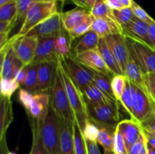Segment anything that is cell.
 <instances>
[{
	"label": "cell",
	"instance_id": "7a4b0ae2",
	"mask_svg": "<svg viewBox=\"0 0 155 154\" xmlns=\"http://www.w3.org/2000/svg\"><path fill=\"white\" fill-rule=\"evenodd\" d=\"M58 12L56 0L35 1L27 11L24 23L17 34L9 38L8 42H13L25 36L33 27L39 24Z\"/></svg>",
	"mask_w": 155,
	"mask_h": 154
},
{
	"label": "cell",
	"instance_id": "6da1fadb",
	"mask_svg": "<svg viewBox=\"0 0 155 154\" xmlns=\"http://www.w3.org/2000/svg\"><path fill=\"white\" fill-rule=\"evenodd\" d=\"M58 67L62 80H63L65 90L69 98L71 107L74 111L75 119L78 122L79 125L83 131L87 122L90 120L89 114H88L86 102L84 99V97L82 93V91L71 78L66 67L60 60L59 56L58 60Z\"/></svg>",
	"mask_w": 155,
	"mask_h": 154
},
{
	"label": "cell",
	"instance_id": "bcb514c9",
	"mask_svg": "<svg viewBox=\"0 0 155 154\" xmlns=\"http://www.w3.org/2000/svg\"><path fill=\"white\" fill-rule=\"evenodd\" d=\"M142 130L145 132L150 133L155 135V117L151 116L147 120L140 124Z\"/></svg>",
	"mask_w": 155,
	"mask_h": 154
},
{
	"label": "cell",
	"instance_id": "9a60e30c",
	"mask_svg": "<svg viewBox=\"0 0 155 154\" xmlns=\"http://www.w3.org/2000/svg\"><path fill=\"white\" fill-rule=\"evenodd\" d=\"M57 62L44 61L39 63L37 87L34 93L51 91L57 72Z\"/></svg>",
	"mask_w": 155,
	"mask_h": 154
},
{
	"label": "cell",
	"instance_id": "1f68e13d",
	"mask_svg": "<svg viewBox=\"0 0 155 154\" xmlns=\"http://www.w3.org/2000/svg\"><path fill=\"white\" fill-rule=\"evenodd\" d=\"M38 67H39V63H35V62H33L29 65L27 78H26L25 83L23 86L24 89L33 93H34L37 87Z\"/></svg>",
	"mask_w": 155,
	"mask_h": 154
},
{
	"label": "cell",
	"instance_id": "d4e9b609",
	"mask_svg": "<svg viewBox=\"0 0 155 154\" xmlns=\"http://www.w3.org/2000/svg\"><path fill=\"white\" fill-rule=\"evenodd\" d=\"M81 37L80 40L72 47V53L74 55L98 48L101 38L93 30H90Z\"/></svg>",
	"mask_w": 155,
	"mask_h": 154
},
{
	"label": "cell",
	"instance_id": "b9f144b4",
	"mask_svg": "<svg viewBox=\"0 0 155 154\" xmlns=\"http://www.w3.org/2000/svg\"><path fill=\"white\" fill-rule=\"evenodd\" d=\"M132 11H133V13L134 14V16L136 17L138 19L141 20L142 21H145V22L148 23V24H151V23L154 22V20L139 5H138L136 2L133 1V5H132L131 7Z\"/></svg>",
	"mask_w": 155,
	"mask_h": 154
},
{
	"label": "cell",
	"instance_id": "f5cc1de1",
	"mask_svg": "<svg viewBox=\"0 0 155 154\" xmlns=\"http://www.w3.org/2000/svg\"><path fill=\"white\" fill-rule=\"evenodd\" d=\"M74 4H75L77 7L86 9V0H71ZM87 10V9H86Z\"/></svg>",
	"mask_w": 155,
	"mask_h": 154
},
{
	"label": "cell",
	"instance_id": "52a82bcc",
	"mask_svg": "<svg viewBox=\"0 0 155 154\" xmlns=\"http://www.w3.org/2000/svg\"><path fill=\"white\" fill-rule=\"evenodd\" d=\"M18 99L33 119L40 120L45 116L50 105V94L47 92L33 93L21 88Z\"/></svg>",
	"mask_w": 155,
	"mask_h": 154
},
{
	"label": "cell",
	"instance_id": "f1b7e54d",
	"mask_svg": "<svg viewBox=\"0 0 155 154\" xmlns=\"http://www.w3.org/2000/svg\"><path fill=\"white\" fill-rule=\"evenodd\" d=\"M111 80L112 79L107 76V75L95 72L92 83L99 90H101L103 93H104L107 96H108L109 98H112L114 100H117L114 95L113 89H112Z\"/></svg>",
	"mask_w": 155,
	"mask_h": 154
},
{
	"label": "cell",
	"instance_id": "83f0119b",
	"mask_svg": "<svg viewBox=\"0 0 155 154\" xmlns=\"http://www.w3.org/2000/svg\"><path fill=\"white\" fill-rule=\"evenodd\" d=\"M98 132L97 142L103 147L104 154H114V133L104 127H98Z\"/></svg>",
	"mask_w": 155,
	"mask_h": 154
},
{
	"label": "cell",
	"instance_id": "ee69618b",
	"mask_svg": "<svg viewBox=\"0 0 155 154\" xmlns=\"http://www.w3.org/2000/svg\"><path fill=\"white\" fill-rule=\"evenodd\" d=\"M144 81L147 91L149 94L153 102H155V72L144 74Z\"/></svg>",
	"mask_w": 155,
	"mask_h": 154
},
{
	"label": "cell",
	"instance_id": "484cf974",
	"mask_svg": "<svg viewBox=\"0 0 155 154\" xmlns=\"http://www.w3.org/2000/svg\"><path fill=\"white\" fill-rule=\"evenodd\" d=\"M98 49L99 51L100 54H101V57H102L103 60L105 62L107 67L110 69V71L114 75H124L120 67L119 63L117 61L111 50L107 46L104 38L100 39Z\"/></svg>",
	"mask_w": 155,
	"mask_h": 154
},
{
	"label": "cell",
	"instance_id": "603a6c76",
	"mask_svg": "<svg viewBox=\"0 0 155 154\" xmlns=\"http://www.w3.org/2000/svg\"><path fill=\"white\" fill-rule=\"evenodd\" d=\"M90 11L82 8H76L73 10L61 12V21L63 27L67 33L74 30L79 24L90 15Z\"/></svg>",
	"mask_w": 155,
	"mask_h": 154
},
{
	"label": "cell",
	"instance_id": "6f0895ef",
	"mask_svg": "<svg viewBox=\"0 0 155 154\" xmlns=\"http://www.w3.org/2000/svg\"><path fill=\"white\" fill-rule=\"evenodd\" d=\"M139 154H148V149H147V142L145 143V146H143L142 149L141 150V152H139Z\"/></svg>",
	"mask_w": 155,
	"mask_h": 154
},
{
	"label": "cell",
	"instance_id": "44dd1931",
	"mask_svg": "<svg viewBox=\"0 0 155 154\" xmlns=\"http://www.w3.org/2000/svg\"><path fill=\"white\" fill-rule=\"evenodd\" d=\"M0 121H1V145L2 148L5 147L6 140L5 136L7 129L13 120V113H12V104L11 98L1 96V104H0Z\"/></svg>",
	"mask_w": 155,
	"mask_h": 154
},
{
	"label": "cell",
	"instance_id": "91938a15",
	"mask_svg": "<svg viewBox=\"0 0 155 154\" xmlns=\"http://www.w3.org/2000/svg\"><path fill=\"white\" fill-rule=\"evenodd\" d=\"M153 116L155 117V102H154V107H153Z\"/></svg>",
	"mask_w": 155,
	"mask_h": 154
},
{
	"label": "cell",
	"instance_id": "6125c7cd",
	"mask_svg": "<svg viewBox=\"0 0 155 154\" xmlns=\"http://www.w3.org/2000/svg\"><path fill=\"white\" fill-rule=\"evenodd\" d=\"M7 154H16V153H15V152H8Z\"/></svg>",
	"mask_w": 155,
	"mask_h": 154
},
{
	"label": "cell",
	"instance_id": "be15d7a7",
	"mask_svg": "<svg viewBox=\"0 0 155 154\" xmlns=\"http://www.w3.org/2000/svg\"><path fill=\"white\" fill-rule=\"evenodd\" d=\"M36 1H48V0H36Z\"/></svg>",
	"mask_w": 155,
	"mask_h": 154
},
{
	"label": "cell",
	"instance_id": "277c9868",
	"mask_svg": "<svg viewBox=\"0 0 155 154\" xmlns=\"http://www.w3.org/2000/svg\"><path fill=\"white\" fill-rule=\"evenodd\" d=\"M50 104L61 119L74 122L75 119L74 111L69 101L63 80L57 65V72L52 88L50 91Z\"/></svg>",
	"mask_w": 155,
	"mask_h": 154
},
{
	"label": "cell",
	"instance_id": "5bb4252c",
	"mask_svg": "<svg viewBox=\"0 0 155 154\" xmlns=\"http://www.w3.org/2000/svg\"><path fill=\"white\" fill-rule=\"evenodd\" d=\"M83 64L94 72L103 74L113 79L114 74L107 67L98 48L75 55Z\"/></svg>",
	"mask_w": 155,
	"mask_h": 154
},
{
	"label": "cell",
	"instance_id": "8992f818",
	"mask_svg": "<svg viewBox=\"0 0 155 154\" xmlns=\"http://www.w3.org/2000/svg\"><path fill=\"white\" fill-rule=\"evenodd\" d=\"M127 39L130 53L144 74L155 72V48L149 44L131 36Z\"/></svg>",
	"mask_w": 155,
	"mask_h": 154
},
{
	"label": "cell",
	"instance_id": "ba28073f",
	"mask_svg": "<svg viewBox=\"0 0 155 154\" xmlns=\"http://www.w3.org/2000/svg\"><path fill=\"white\" fill-rule=\"evenodd\" d=\"M59 58L80 90L93 82L95 72L83 64L73 53L67 56L59 55Z\"/></svg>",
	"mask_w": 155,
	"mask_h": 154
},
{
	"label": "cell",
	"instance_id": "db71d44e",
	"mask_svg": "<svg viewBox=\"0 0 155 154\" xmlns=\"http://www.w3.org/2000/svg\"><path fill=\"white\" fill-rule=\"evenodd\" d=\"M96 1L97 0H86V9H87L89 11H91L92 8H93V6L95 5Z\"/></svg>",
	"mask_w": 155,
	"mask_h": 154
},
{
	"label": "cell",
	"instance_id": "4316f807",
	"mask_svg": "<svg viewBox=\"0 0 155 154\" xmlns=\"http://www.w3.org/2000/svg\"><path fill=\"white\" fill-rule=\"evenodd\" d=\"M32 121V131H33V143L30 154H50L45 148L39 133L38 120L33 119Z\"/></svg>",
	"mask_w": 155,
	"mask_h": 154
},
{
	"label": "cell",
	"instance_id": "d6986e66",
	"mask_svg": "<svg viewBox=\"0 0 155 154\" xmlns=\"http://www.w3.org/2000/svg\"><path fill=\"white\" fill-rule=\"evenodd\" d=\"M91 30L97 33L100 38H105L112 35L123 34V28L115 20L110 18H94Z\"/></svg>",
	"mask_w": 155,
	"mask_h": 154
},
{
	"label": "cell",
	"instance_id": "f907efd6",
	"mask_svg": "<svg viewBox=\"0 0 155 154\" xmlns=\"http://www.w3.org/2000/svg\"><path fill=\"white\" fill-rule=\"evenodd\" d=\"M149 39L151 45L155 48V21L149 24Z\"/></svg>",
	"mask_w": 155,
	"mask_h": 154
},
{
	"label": "cell",
	"instance_id": "9f6ffc18",
	"mask_svg": "<svg viewBox=\"0 0 155 154\" xmlns=\"http://www.w3.org/2000/svg\"><path fill=\"white\" fill-rule=\"evenodd\" d=\"M147 149H148V154H155L154 148H153L152 146H151L148 143H147Z\"/></svg>",
	"mask_w": 155,
	"mask_h": 154
},
{
	"label": "cell",
	"instance_id": "e575fe53",
	"mask_svg": "<svg viewBox=\"0 0 155 154\" xmlns=\"http://www.w3.org/2000/svg\"><path fill=\"white\" fill-rule=\"evenodd\" d=\"M90 13L95 18H104L115 20L112 10L107 5L105 0H97Z\"/></svg>",
	"mask_w": 155,
	"mask_h": 154
},
{
	"label": "cell",
	"instance_id": "d590c367",
	"mask_svg": "<svg viewBox=\"0 0 155 154\" xmlns=\"http://www.w3.org/2000/svg\"><path fill=\"white\" fill-rule=\"evenodd\" d=\"M120 104L123 106L124 110H126L129 116H130V119H133V94H132V85L130 81L127 79V84H126L125 90L122 95Z\"/></svg>",
	"mask_w": 155,
	"mask_h": 154
},
{
	"label": "cell",
	"instance_id": "d6a6232c",
	"mask_svg": "<svg viewBox=\"0 0 155 154\" xmlns=\"http://www.w3.org/2000/svg\"><path fill=\"white\" fill-rule=\"evenodd\" d=\"M54 45L58 55L67 56L72 53L71 41L67 32H64L56 38Z\"/></svg>",
	"mask_w": 155,
	"mask_h": 154
},
{
	"label": "cell",
	"instance_id": "60d3db41",
	"mask_svg": "<svg viewBox=\"0 0 155 154\" xmlns=\"http://www.w3.org/2000/svg\"><path fill=\"white\" fill-rule=\"evenodd\" d=\"M114 154H128L124 137L117 128L114 133Z\"/></svg>",
	"mask_w": 155,
	"mask_h": 154
},
{
	"label": "cell",
	"instance_id": "7402d4cb",
	"mask_svg": "<svg viewBox=\"0 0 155 154\" xmlns=\"http://www.w3.org/2000/svg\"><path fill=\"white\" fill-rule=\"evenodd\" d=\"M81 91L83 97H84L85 101L87 104H105L119 105V101L109 98L105 94L103 93L101 90H99L92 82L86 86Z\"/></svg>",
	"mask_w": 155,
	"mask_h": 154
},
{
	"label": "cell",
	"instance_id": "c3c4849f",
	"mask_svg": "<svg viewBox=\"0 0 155 154\" xmlns=\"http://www.w3.org/2000/svg\"><path fill=\"white\" fill-rule=\"evenodd\" d=\"M28 69H29V65L24 66V67L20 70V72H18V75H17L15 79H16L17 82L19 83L20 85L24 86V83H25V81H26V78H27Z\"/></svg>",
	"mask_w": 155,
	"mask_h": 154
},
{
	"label": "cell",
	"instance_id": "30bf717a",
	"mask_svg": "<svg viewBox=\"0 0 155 154\" xmlns=\"http://www.w3.org/2000/svg\"><path fill=\"white\" fill-rule=\"evenodd\" d=\"M25 65L17 57L12 45L8 43L1 49V79H13Z\"/></svg>",
	"mask_w": 155,
	"mask_h": 154
},
{
	"label": "cell",
	"instance_id": "2e32d148",
	"mask_svg": "<svg viewBox=\"0 0 155 154\" xmlns=\"http://www.w3.org/2000/svg\"><path fill=\"white\" fill-rule=\"evenodd\" d=\"M57 37L39 38L37 48L33 62L39 63L44 61L57 62L58 54L55 49V39Z\"/></svg>",
	"mask_w": 155,
	"mask_h": 154
},
{
	"label": "cell",
	"instance_id": "816d5d0a",
	"mask_svg": "<svg viewBox=\"0 0 155 154\" xmlns=\"http://www.w3.org/2000/svg\"><path fill=\"white\" fill-rule=\"evenodd\" d=\"M144 133H145L147 143L155 149V135L152 134H150V133L145 132V131H144Z\"/></svg>",
	"mask_w": 155,
	"mask_h": 154
},
{
	"label": "cell",
	"instance_id": "7c38bea8",
	"mask_svg": "<svg viewBox=\"0 0 155 154\" xmlns=\"http://www.w3.org/2000/svg\"><path fill=\"white\" fill-rule=\"evenodd\" d=\"M39 38L36 36H24L13 42H8L12 45L17 57L25 66L33 63L36 55Z\"/></svg>",
	"mask_w": 155,
	"mask_h": 154
},
{
	"label": "cell",
	"instance_id": "f35d334b",
	"mask_svg": "<svg viewBox=\"0 0 155 154\" xmlns=\"http://www.w3.org/2000/svg\"><path fill=\"white\" fill-rule=\"evenodd\" d=\"M112 12L115 20L120 25H121V27L128 24L135 17L131 8H124L118 10H112Z\"/></svg>",
	"mask_w": 155,
	"mask_h": 154
},
{
	"label": "cell",
	"instance_id": "5b68a950",
	"mask_svg": "<svg viewBox=\"0 0 155 154\" xmlns=\"http://www.w3.org/2000/svg\"><path fill=\"white\" fill-rule=\"evenodd\" d=\"M86 107L89 119L98 127H104L114 131L117 124L121 121L119 105L86 103Z\"/></svg>",
	"mask_w": 155,
	"mask_h": 154
},
{
	"label": "cell",
	"instance_id": "74e56055",
	"mask_svg": "<svg viewBox=\"0 0 155 154\" xmlns=\"http://www.w3.org/2000/svg\"><path fill=\"white\" fill-rule=\"evenodd\" d=\"M127 84V78L124 75H115L111 80V86L115 98L120 102Z\"/></svg>",
	"mask_w": 155,
	"mask_h": 154
},
{
	"label": "cell",
	"instance_id": "8fae6325",
	"mask_svg": "<svg viewBox=\"0 0 155 154\" xmlns=\"http://www.w3.org/2000/svg\"><path fill=\"white\" fill-rule=\"evenodd\" d=\"M64 32L66 31L62 24L61 12L58 11L33 27L26 36L38 38L58 37Z\"/></svg>",
	"mask_w": 155,
	"mask_h": 154
},
{
	"label": "cell",
	"instance_id": "ac0fdd59",
	"mask_svg": "<svg viewBox=\"0 0 155 154\" xmlns=\"http://www.w3.org/2000/svg\"><path fill=\"white\" fill-rule=\"evenodd\" d=\"M116 128L124 137L127 150L133 143H136L143 131L140 124L131 119L121 120Z\"/></svg>",
	"mask_w": 155,
	"mask_h": 154
},
{
	"label": "cell",
	"instance_id": "e0dca14e",
	"mask_svg": "<svg viewBox=\"0 0 155 154\" xmlns=\"http://www.w3.org/2000/svg\"><path fill=\"white\" fill-rule=\"evenodd\" d=\"M122 28L123 35L124 36H131L135 39L144 41L153 46L149 39V24L148 23L134 17L128 24L122 26Z\"/></svg>",
	"mask_w": 155,
	"mask_h": 154
},
{
	"label": "cell",
	"instance_id": "4dcf8cb0",
	"mask_svg": "<svg viewBox=\"0 0 155 154\" xmlns=\"http://www.w3.org/2000/svg\"><path fill=\"white\" fill-rule=\"evenodd\" d=\"M94 18H95L90 14L89 17H87L80 24H79L74 30H71L69 33H67L68 36H69L70 39H71V42L74 40H75V39L83 36V35L86 34V33H88L91 30V27H92Z\"/></svg>",
	"mask_w": 155,
	"mask_h": 154
},
{
	"label": "cell",
	"instance_id": "4fadbf2b",
	"mask_svg": "<svg viewBox=\"0 0 155 154\" xmlns=\"http://www.w3.org/2000/svg\"><path fill=\"white\" fill-rule=\"evenodd\" d=\"M107 46L110 48L119 63L120 67L124 75L126 66L130 57V48L127 44V39L123 34L112 35L104 38Z\"/></svg>",
	"mask_w": 155,
	"mask_h": 154
},
{
	"label": "cell",
	"instance_id": "ab89813d",
	"mask_svg": "<svg viewBox=\"0 0 155 154\" xmlns=\"http://www.w3.org/2000/svg\"><path fill=\"white\" fill-rule=\"evenodd\" d=\"M20 84L15 79H1V96L11 98L14 92L19 88Z\"/></svg>",
	"mask_w": 155,
	"mask_h": 154
},
{
	"label": "cell",
	"instance_id": "681fc988",
	"mask_svg": "<svg viewBox=\"0 0 155 154\" xmlns=\"http://www.w3.org/2000/svg\"><path fill=\"white\" fill-rule=\"evenodd\" d=\"M107 5L111 10H118L124 8V5L119 2V0H105Z\"/></svg>",
	"mask_w": 155,
	"mask_h": 154
},
{
	"label": "cell",
	"instance_id": "11a10c76",
	"mask_svg": "<svg viewBox=\"0 0 155 154\" xmlns=\"http://www.w3.org/2000/svg\"><path fill=\"white\" fill-rule=\"evenodd\" d=\"M119 2L124 5V8H130L133 5V0H119Z\"/></svg>",
	"mask_w": 155,
	"mask_h": 154
},
{
	"label": "cell",
	"instance_id": "f546056e",
	"mask_svg": "<svg viewBox=\"0 0 155 154\" xmlns=\"http://www.w3.org/2000/svg\"><path fill=\"white\" fill-rule=\"evenodd\" d=\"M73 129H74V148H75L76 154H87L86 149V139L83 135V131L79 125L78 122L74 119L73 124Z\"/></svg>",
	"mask_w": 155,
	"mask_h": 154
},
{
	"label": "cell",
	"instance_id": "836d02e7",
	"mask_svg": "<svg viewBox=\"0 0 155 154\" xmlns=\"http://www.w3.org/2000/svg\"><path fill=\"white\" fill-rule=\"evenodd\" d=\"M17 12H18V6H17L16 0L0 6V21L12 22L13 25V23L16 18Z\"/></svg>",
	"mask_w": 155,
	"mask_h": 154
},
{
	"label": "cell",
	"instance_id": "cb8c5ba5",
	"mask_svg": "<svg viewBox=\"0 0 155 154\" xmlns=\"http://www.w3.org/2000/svg\"><path fill=\"white\" fill-rule=\"evenodd\" d=\"M124 75L130 82L136 85L138 87L142 88L144 90L147 91L146 88H145V81H144L143 72L140 69L139 65L136 63V60H134L131 53H130V57H129L128 62H127V66H126Z\"/></svg>",
	"mask_w": 155,
	"mask_h": 154
},
{
	"label": "cell",
	"instance_id": "ffe728a7",
	"mask_svg": "<svg viewBox=\"0 0 155 154\" xmlns=\"http://www.w3.org/2000/svg\"><path fill=\"white\" fill-rule=\"evenodd\" d=\"M60 121L61 154H76L74 148V122L59 118Z\"/></svg>",
	"mask_w": 155,
	"mask_h": 154
},
{
	"label": "cell",
	"instance_id": "3957f363",
	"mask_svg": "<svg viewBox=\"0 0 155 154\" xmlns=\"http://www.w3.org/2000/svg\"><path fill=\"white\" fill-rule=\"evenodd\" d=\"M38 122L41 138L47 150L50 154H61L60 121L51 104L45 116Z\"/></svg>",
	"mask_w": 155,
	"mask_h": 154
},
{
	"label": "cell",
	"instance_id": "7bdbcfd3",
	"mask_svg": "<svg viewBox=\"0 0 155 154\" xmlns=\"http://www.w3.org/2000/svg\"><path fill=\"white\" fill-rule=\"evenodd\" d=\"M98 132H99V128L91 120H89L87 122V124L83 130L85 138L88 139V140H95V141H97Z\"/></svg>",
	"mask_w": 155,
	"mask_h": 154
},
{
	"label": "cell",
	"instance_id": "9c48e42d",
	"mask_svg": "<svg viewBox=\"0 0 155 154\" xmlns=\"http://www.w3.org/2000/svg\"><path fill=\"white\" fill-rule=\"evenodd\" d=\"M131 85L133 94V119L141 124L152 116L154 102L147 91L133 83H131Z\"/></svg>",
	"mask_w": 155,
	"mask_h": 154
},
{
	"label": "cell",
	"instance_id": "94428289",
	"mask_svg": "<svg viewBox=\"0 0 155 154\" xmlns=\"http://www.w3.org/2000/svg\"><path fill=\"white\" fill-rule=\"evenodd\" d=\"M65 0H56V2H64Z\"/></svg>",
	"mask_w": 155,
	"mask_h": 154
},
{
	"label": "cell",
	"instance_id": "8d00e7d4",
	"mask_svg": "<svg viewBox=\"0 0 155 154\" xmlns=\"http://www.w3.org/2000/svg\"><path fill=\"white\" fill-rule=\"evenodd\" d=\"M16 1L17 6H18V12H17L16 18L14 21L13 25H12V29L15 26L18 25V23L21 21H22V24L24 23L29 8L36 0H16Z\"/></svg>",
	"mask_w": 155,
	"mask_h": 154
},
{
	"label": "cell",
	"instance_id": "7dc6e473",
	"mask_svg": "<svg viewBox=\"0 0 155 154\" xmlns=\"http://www.w3.org/2000/svg\"><path fill=\"white\" fill-rule=\"evenodd\" d=\"M86 139V138H85ZM87 154H101L98 146V142L86 139Z\"/></svg>",
	"mask_w": 155,
	"mask_h": 154
},
{
	"label": "cell",
	"instance_id": "f6af8a7d",
	"mask_svg": "<svg viewBox=\"0 0 155 154\" xmlns=\"http://www.w3.org/2000/svg\"><path fill=\"white\" fill-rule=\"evenodd\" d=\"M145 143H146V138H145V133L142 131L139 138L128 149V154H139Z\"/></svg>",
	"mask_w": 155,
	"mask_h": 154
},
{
	"label": "cell",
	"instance_id": "680465c9",
	"mask_svg": "<svg viewBox=\"0 0 155 154\" xmlns=\"http://www.w3.org/2000/svg\"><path fill=\"white\" fill-rule=\"evenodd\" d=\"M12 1H14V0H0V6L6 4L8 2H10Z\"/></svg>",
	"mask_w": 155,
	"mask_h": 154
}]
</instances>
